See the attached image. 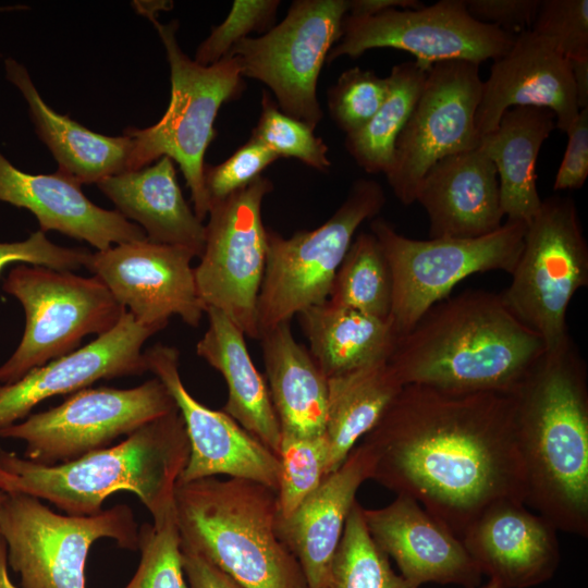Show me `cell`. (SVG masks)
<instances>
[{
	"instance_id": "1",
	"label": "cell",
	"mask_w": 588,
	"mask_h": 588,
	"mask_svg": "<svg viewBox=\"0 0 588 588\" xmlns=\"http://www.w3.org/2000/svg\"><path fill=\"white\" fill-rule=\"evenodd\" d=\"M359 443L371 480L413 498L460 539L490 506L526 502L511 393L407 384Z\"/></svg>"
},
{
	"instance_id": "2",
	"label": "cell",
	"mask_w": 588,
	"mask_h": 588,
	"mask_svg": "<svg viewBox=\"0 0 588 588\" xmlns=\"http://www.w3.org/2000/svg\"><path fill=\"white\" fill-rule=\"evenodd\" d=\"M546 353L501 295L467 290L430 307L397 336L388 360L403 385L512 393Z\"/></svg>"
},
{
	"instance_id": "3",
	"label": "cell",
	"mask_w": 588,
	"mask_h": 588,
	"mask_svg": "<svg viewBox=\"0 0 588 588\" xmlns=\"http://www.w3.org/2000/svg\"><path fill=\"white\" fill-rule=\"evenodd\" d=\"M527 497L558 530L588 536L587 370L569 339L511 393Z\"/></svg>"
},
{
	"instance_id": "4",
	"label": "cell",
	"mask_w": 588,
	"mask_h": 588,
	"mask_svg": "<svg viewBox=\"0 0 588 588\" xmlns=\"http://www.w3.org/2000/svg\"><path fill=\"white\" fill-rule=\"evenodd\" d=\"M189 456L179 408L144 425L122 442L58 465H42L0 450V491L54 504L68 515L102 511L112 493H135L151 517L173 503L176 481Z\"/></svg>"
},
{
	"instance_id": "5",
	"label": "cell",
	"mask_w": 588,
	"mask_h": 588,
	"mask_svg": "<svg viewBox=\"0 0 588 588\" xmlns=\"http://www.w3.org/2000/svg\"><path fill=\"white\" fill-rule=\"evenodd\" d=\"M181 546L242 588H308L299 563L277 534V491L256 481L177 480L173 493Z\"/></svg>"
},
{
	"instance_id": "6",
	"label": "cell",
	"mask_w": 588,
	"mask_h": 588,
	"mask_svg": "<svg viewBox=\"0 0 588 588\" xmlns=\"http://www.w3.org/2000/svg\"><path fill=\"white\" fill-rule=\"evenodd\" d=\"M157 29L170 65L171 97L167 111L154 125L126 127L133 140L128 171H136L163 156L175 161L191 191L193 209L201 221L210 200L205 187V154L216 138L215 121L222 105L238 99L245 82L235 57L204 66L183 52L177 40V21L160 23L147 16Z\"/></svg>"
},
{
	"instance_id": "7",
	"label": "cell",
	"mask_w": 588,
	"mask_h": 588,
	"mask_svg": "<svg viewBox=\"0 0 588 588\" xmlns=\"http://www.w3.org/2000/svg\"><path fill=\"white\" fill-rule=\"evenodd\" d=\"M385 204L382 186L358 179L345 200L320 226L283 237L267 229V257L257 301L259 335L323 304L358 226Z\"/></svg>"
},
{
	"instance_id": "8",
	"label": "cell",
	"mask_w": 588,
	"mask_h": 588,
	"mask_svg": "<svg viewBox=\"0 0 588 588\" xmlns=\"http://www.w3.org/2000/svg\"><path fill=\"white\" fill-rule=\"evenodd\" d=\"M2 287L21 303L26 323L19 346L0 366V384L72 353L86 335L109 332L126 310L97 277L45 266L17 264Z\"/></svg>"
},
{
	"instance_id": "9",
	"label": "cell",
	"mask_w": 588,
	"mask_h": 588,
	"mask_svg": "<svg viewBox=\"0 0 588 588\" xmlns=\"http://www.w3.org/2000/svg\"><path fill=\"white\" fill-rule=\"evenodd\" d=\"M527 223L506 220L497 231L469 238L415 240L383 218L370 222L392 277L390 320L399 335L446 298L465 278L487 271L512 273L524 246Z\"/></svg>"
},
{
	"instance_id": "10",
	"label": "cell",
	"mask_w": 588,
	"mask_h": 588,
	"mask_svg": "<svg viewBox=\"0 0 588 588\" xmlns=\"http://www.w3.org/2000/svg\"><path fill=\"white\" fill-rule=\"evenodd\" d=\"M138 531L125 504L74 516L56 513L39 499L22 493H4L0 503V536L22 588H86L85 564L91 544L111 538L122 549L138 550Z\"/></svg>"
},
{
	"instance_id": "11",
	"label": "cell",
	"mask_w": 588,
	"mask_h": 588,
	"mask_svg": "<svg viewBox=\"0 0 588 588\" xmlns=\"http://www.w3.org/2000/svg\"><path fill=\"white\" fill-rule=\"evenodd\" d=\"M511 275L500 293L504 305L540 335L546 352L563 346L571 339L568 305L588 284V245L572 198L550 196L541 201Z\"/></svg>"
},
{
	"instance_id": "12",
	"label": "cell",
	"mask_w": 588,
	"mask_h": 588,
	"mask_svg": "<svg viewBox=\"0 0 588 588\" xmlns=\"http://www.w3.org/2000/svg\"><path fill=\"white\" fill-rule=\"evenodd\" d=\"M347 11L348 0H295L280 23L238 41L228 56L237 59L243 77L268 86L283 113L315 130L323 118L318 78Z\"/></svg>"
},
{
	"instance_id": "13",
	"label": "cell",
	"mask_w": 588,
	"mask_h": 588,
	"mask_svg": "<svg viewBox=\"0 0 588 588\" xmlns=\"http://www.w3.org/2000/svg\"><path fill=\"white\" fill-rule=\"evenodd\" d=\"M272 191L273 183L261 175L229 196L211 200L204 250L194 268L205 311H222L250 339H259L257 301L268 246L261 207Z\"/></svg>"
},
{
	"instance_id": "14",
	"label": "cell",
	"mask_w": 588,
	"mask_h": 588,
	"mask_svg": "<svg viewBox=\"0 0 588 588\" xmlns=\"http://www.w3.org/2000/svg\"><path fill=\"white\" fill-rule=\"evenodd\" d=\"M176 408L156 377L131 389L85 388L57 407L1 429L0 438L24 441V458L51 466L108 448Z\"/></svg>"
},
{
	"instance_id": "15",
	"label": "cell",
	"mask_w": 588,
	"mask_h": 588,
	"mask_svg": "<svg viewBox=\"0 0 588 588\" xmlns=\"http://www.w3.org/2000/svg\"><path fill=\"white\" fill-rule=\"evenodd\" d=\"M515 36L471 17L465 0H440L418 9H391L377 15L343 20L342 37L327 62L359 58L376 48L404 50L425 71L434 63L464 60L480 64L503 56Z\"/></svg>"
},
{
	"instance_id": "16",
	"label": "cell",
	"mask_w": 588,
	"mask_h": 588,
	"mask_svg": "<svg viewBox=\"0 0 588 588\" xmlns=\"http://www.w3.org/2000/svg\"><path fill=\"white\" fill-rule=\"evenodd\" d=\"M482 81L479 64L464 60L434 63L400 133L393 162L385 173L395 197L415 203L418 184L440 159L478 147L475 117Z\"/></svg>"
},
{
	"instance_id": "17",
	"label": "cell",
	"mask_w": 588,
	"mask_h": 588,
	"mask_svg": "<svg viewBox=\"0 0 588 588\" xmlns=\"http://www.w3.org/2000/svg\"><path fill=\"white\" fill-rule=\"evenodd\" d=\"M191 250L135 241L91 253L85 268L143 324L166 328L172 316L197 328L205 313Z\"/></svg>"
},
{
	"instance_id": "18",
	"label": "cell",
	"mask_w": 588,
	"mask_h": 588,
	"mask_svg": "<svg viewBox=\"0 0 588 588\" xmlns=\"http://www.w3.org/2000/svg\"><path fill=\"white\" fill-rule=\"evenodd\" d=\"M144 355L148 371L166 385L185 424L189 456L179 480L187 482L226 475L277 491L280 475L277 454L222 409L213 411L191 395L180 376L179 351L158 343Z\"/></svg>"
},
{
	"instance_id": "19",
	"label": "cell",
	"mask_w": 588,
	"mask_h": 588,
	"mask_svg": "<svg viewBox=\"0 0 588 588\" xmlns=\"http://www.w3.org/2000/svg\"><path fill=\"white\" fill-rule=\"evenodd\" d=\"M163 328L137 322L125 310L119 323L87 345L0 384V430L25 419L46 399L77 392L101 379L148 371L144 343Z\"/></svg>"
},
{
	"instance_id": "20",
	"label": "cell",
	"mask_w": 588,
	"mask_h": 588,
	"mask_svg": "<svg viewBox=\"0 0 588 588\" xmlns=\"http://www.w3.org/2000/svg\"><path fill=\"white\" fill-rule=\"evenodd\" d=\"M512 107H541L555 115L566 133L580 109L569 60L548 39L531 29L517 34L511 48L493 61L482 83L475 123L479 136L493 132Z\"/></svg>"
},
{
	"instance_id": "21",
	"label": "cell",
	"mask_w": 588,
	"mask_h": 588,
	"mask_svg": "<svg viewBox=\"0 0 588 588\" xmlns=\"http://www.w3.org/2000/svg\"><path fill=\"white\" fill-rule=\"evenodd\" d=\"M375 543L396 563L411 584L476 588L482 574L462 540L433 518L416 500L399 494L380 509H363Z\"/></svg>"
},
{
	"instance_id": "22",
	"label": "cell",
	"mask_w": 588,
	"mask_h": 588,
	"mask_svg": "<svg viewBox=\"0 0 588 588\" xmlns=\"http://www.w3.org/2000/svg\"><path fill=\"white\" fill-rule=\"evenodd\" d=\"M525 505L504 501L490 506L461 539L480 573L501 588L541 585L559 567V530Z\"/></svg>"
},
{
	"instance_id": "23",
	"label": "cell",
	"mask_w": 588,
	"mask_h": 588,
	"mask_svg": "<svg viewBox=\"0 0 588 588\" xmlns=\"http://www.w3.org/2000/svg\"><path fill=\"white\" fill-rule=\"evenodd\" d=\"M81 186L58 171L25 173L0 152V200L29 210L38 220L39 231H58L97 250L147 238L139 225L117 210L91 203Z\"/></svg>"
},
{
	"instance_id": "24",
	"label": "cell",
	"mask_w": 588,
	"mask_h": 588,
	"mask_svg": "<svg viewBox=\"0 0 588 588\" xmlns=\"http://www.w3.org/2000/svg\"><path fill=\"white\" fill-rule=\"evenodd\" d=\"M415 201L427 212L429 238L478 237L503 224L498 172L478 147L437 161L420 180Z\"/></svg>"
},
{
	"instance_id": "25",
	"label": "cell",
	"mask_w": 588,
	"mask_h": 588,
	"mask_svg": "<svg viewBox=\"0 0 588 588\" xmlns=\"http://www.w3.org/2000/svg\"><path fill=\"white\" fill-rule=\"evenodd\" d=\"M371 470V455L358 442L289 516L277 517V534L299 563L308 588L324 583L356 493Z\"/></svg>"
},
{
	"instance_id": "26",
	"label": "cell",
	"mask_w": 588,
	"mask_h": 588,
	"mask_svg": "<svg viewBox=\"0 0 588 588\" xmlns=\"http://www.w3.org/2000/svg\"><path fill=\"white\" fill-rule=\"evenodd\" d=\"M97 186L119 213L143 229L148 241L201 256L205 224L186 203L172 159L163 156L139 170L106 177Z\"/></svg>"
},
{
	"instance_id": "27",
	"label": "cell",
	"mask_w": 588,
	"mask_h": 588,
	"mask_svg": "<svg viewBox=\"0 0 588 588\" xmlns=\"http://www.w3.org/2000/svg\"><path fill=\"white\" fill-rule=\"evenodd\" d=\"M7 79L23 95L38 138L58 163V172L78 184L128 171L132 137L95 133L51 109L36 89L27 69L12 58L4 61Z\"/></svg>"
},
{
	"instance_id": "28",
	"label": "cell",
	"mask_w": 588,
	"mask_h": 588,
	"mask_svg": "<svg viewBox=\"0 0 588 588\" xmlns=\"http://www.w3.org/2000/svg\"><path fill=\"white\" fill-rule=\"evenodd\" d=\"M208 328L196 354L218 370L228 385L222 411L278 454L281 428L268 385L248 353L245 334L222 311L207 308ZM278 456V455H277Z\"/></svg>"
},
{
	"instance_id": "29",
	"label": "cell",
	"mask_w": 588,
	"mask_h": 588,
	"mask_svg": "<svg viewBox=\"0 0 588 588\" xmlns=\"http://www.w3.org/2000/svg\"><path fill=\"white\" fill-rule=\"evenodd\" d=\"M258 340L281 433L324 434L328 378L308 347L293 336L290 322L262 332Z\"/></svg>"
},
{
	"instance_id": "30",
	"label": "cell",
	"mask_w": 588,
	"mask_h": 588,
	"mask_svg": "<svg viewBox=\"0 0 588 588\" xmlns=\"http://www.w3.org/2000/svg\"><path fill=\"white\" fill-rule=\"evenodd\" d=\"M556 127L554 113L541 107H512L498 127L480 137L478 148L493 162L506 220L529 223L542 199L536 184V161L543 142Z\"/></svg>"
},
{
	"instance_id": "31",
	"label": "cell",
	"mask_w": 588,
	"mask_h": 588,
	"mask_svg": "<svg viewBox=\"0 0 588 588\" xmlns=\"http://www.w3.org/2000/svg\"><path fill=\"white\" fill-rule=\"evenodd\" d=\"M297 316L308 351L327 378L389 360L397 339L390 318L328 301Z\"/></svg>"
},
{
	"instance_id": "32",
	"label": "cell",
	"mask_w": 588,
	"mask_h": 588,
	"mask_svg": "<svg viewBox=\"0 0 588 588\" xmlns=\"http://www.w3.org/2000/svg\"><path fill=\"white\" fill-rule=\"evenodd\" d=\"M327 385L326 476L341 466L404 387L388 360L329 377Z\"/></svg>"
},
{
	"instance_id": "33",
	"label": "cell",
	"mask_w": 588,
	"mask_h": 588,
	"mask_svg": "<svg viewBox=\"0 0 588 588\" xmlns=\"http://www.w3.org/2000/svg\"><path fill=\"white\" fill-rule=\"evenodd\" d=\"M427 71L415 61L392 66L385 100L370 121L345 136L344 146L369 174L387 173L393 162L396 139L421 93Z\"/></svg>"
},
{
	"instance_id": "34",
	"label": "cell",
	"mask_w": 588,
	"mask_h": 588,
	"mask_svg": "<svg viewBox=\"0 0 588 588\" xmlns=\"http://www.w3.org/2000/svg\"><path fill=\"white\" fill-rule=\"evenodd\" d=\"M329 303L389 319L392 277L381 246L371 232L358 233L331 285Z\"/></svg>"
},
{
	"instance_id": "35",
	"label": "cell",
	"mask_w": 588,
	"mask_h": 588,
	"mask_svg": "<svg viewBox=\"0 0 588 588\" xmlns=\"http://www.w3.org/2000/svg\"><path fill=\"white\" fill-rule=\"evenodd\" d=\"M356 501L324 583L319 588H419L391 567L389 556L370 537Z\"/></svg>"
},
{
	"instance_id": "36",
	"label": "cell",
	"mask_w": 588,
	"mask_h": 588,
	"mask_svg": "<svg viewBox=\"0 0 588 588\" xmlns=\"http://www.w3.org/2000/svg\"><path fill=\"white\" fill-rule=\"evenodd\" d=\"M140 561L124 588H188L181 555L174 502L138 531Z\"/></svg>"
},
{
	"instance_id": "37",
	"label": "cell",
	"mask_w": 588,
	"mask_h": 588,
	"mask_svg": "<svg viewBox=\"0 0 588 588\" xmlns=\"http://www.w3.org/2000/svg\"><path fill=\"white\" fill-rule=\"evenodd\" d=\"M329 445L326 434L297 437L281 433L277 489L278 517L289 516L326 476Z\"/></svg>"
},
{
	"instance_id": "38",
	"label": "cell",
	"mask_w": 588,
	"mask_h": 588,
	"mask_svg": "<svg viewBox=\"0 0 588 588\" xmlns=\"http://www.w3.org/2000/svg\"><path fill=\"white\" fill-rule=\"evenodd\" d=\"M250 138L259 142L279 158H295L326 172L331 167L329 147L309 125L283 113L270 93L262 91L260 114Z\"/></svg>"
},
{
	"instance_id": "39",
	"label": "cell",
	"mask_w": 588,
	"mask_h": 588,
	"mask_svg": "<svg viewBox=\"0 0 588 588\" xmlns=\"http://www.w3.org/2000/svg\"><path fill=\"white\" fill-rule=\"evenodd\" d=\"M389 82L359 66L341 73L327 91L330 118L346 135L364 127L387 98Z\"/></svg>"
},
{
	"instance_id": "40",
	"label": "cell",
	"mask_w": 588,
	"mask_h": 588,
	"mask_svg": "<svg viewBox=\"0 0 588 588\" xmlns=\"http://www.w3.org/2000/svg\"><path fill=\"white\" fill-rule=\"evenodd\" d=\"M279 0H235L226 19L212 27L198 46L194 61L208 66L225 58L232 47L253 32L265 34L274 26Z\"/></svg>"
},
{
	"instance_id": "41",
	"label": "cell",
	"mask_w": 588,
	"mask_h": 588,
	"mask_svg": "<svg viewBox=\"0 0 588 588\" xmlns=\"http://www.w3.org/2000/svg\"><path fill=\"white\" fill-rule=\"evenodd\" d=\"M568 60L588 59V1L541 0L530 28Z\"/></svg>"
},
{
	"instance_id": "42",
	"label": "cell",
	"mask_w": 588,
	"mask_h": 588,
	"mask_svg": "<svg viewBox=\"0 0 588 588\" xmlns=\"http://www.w3.org/2000/svg\"><path fill=\"white\" fill-rule=\"evenodd\" d=\"M280 159L259 142L249 139L217 166H205L204 181L209 200L222 199L261 176Z\"/></svg>"
},
{
	"instance_id": "43",
	"label": "cell",
	"mask_w": 588,
	"mask_h": 588,
	"mask_svg": "<svg viewBox=\"0 0 588 588\" xmlns=\"http://www.w3.org/2000/svg\"><path fill=\"white\" fill-rule=\"evenodd\" d=\"M91 252L53 244L46 233L36 231L26 240L0 242V271L10 264L45 266L60 271H73L85 267Z\"/></svg>"
},
{
	"instance_id": "44",
	"label": "cell",
	"mask_w": 588,
	"mask_h": 588,
	"mask_svg": "<svg viewBox=\"0 0 588 588\" xmlns=\"http://www.w3.org/2000/svg\"><path fill=\"white\" fill-rule=\"evenodd\" d=\"M465 3L476 21L516 36L531 28L541 0H465Z\"/></svg>"
},
{
	"instance_id": "45",
	"label": "cell",
	"mask_w": 588,
	"mask_h": 588,
	"mask_svg": "<svg viewBox=\"0 0 588 588\" xmlns=\"http://www.w3.org/2000/svg\"><path fill=\"white\" fill-rule=\"evenodd\" d=\"M564 157L559 167L554 191L578 189L588 176V109H581L566 131Z\"/></svg>"
},
{
	"instance_id": "46",
	"label": "cell",
	"mask_w": 588,
	"mask_h": 588,
	"mask_svg": "<svg viewBox=\"0 0 588 588\" xmlns=\"http://www.w3.org/2000/svg\"><path fill=\"white\" fill-rule=\"evenodd\" d=\"M182 566L188 588H242L209 561L181 546Z\"/></svg>"
},
{
	"instance_id": "47",
	"label": "cell",
	"mask_w": 588,
	"mask_h": 588,
	"mask_svg": "<svg viewBox=\"0 0 588 588\" xmlns=\"http://www.w3.org/2000/svg\"><path fill=\"white\" fill-rule=\"evenodd\" d=\"M422 5L417 0H348L347 15L367 17L391 9H418Z\"/></svg>"
},
{
	"instance_id": "48",
	"label": "cell",
	"mask_w": 588,
	"mask_h": 588,
	"mask_svg": "<svg viewBox=\"0 0 588 588\" xmlns=\"http://www.w3.org/2000/svg\"><path fill=\"white\" fill-rule=\"evenodd\" d=\"M578 108L588 109V59L569 60Z\"/></svg>"
},
{
	"instance_id": "49",
	"label": "cell",
	"mask_w": 588,
	"mask_h": 588,
	"mask_svg": "<svg viewBox=\"0 0 588 588\" xmlns=\"http://www.w3.org/2000/svg\"><path fill=\"white\" fill-rule=\"evenodd\" d=\"M0 588H17L8 573L7 544L0 536Z\"/></svg>"
},
{
	"instance_id": "50",
	"label": "cell",
	"mask_w": 588,
	"mask_h": 588,
	"mask_svg": "<svg viewBox=\"0 0 588 588\" xmlns=\"http://www.w3.org/2000/svg\"><path fill=\"white\" fill-rule=\"evenodd\" d=\"M481 588H501L498 583H495L492 579H489L486 585H483Z\"/></svg>"
},
{
	"instance_id": "51",
	"label": "cell",
	"mask_w": 588,
	"mask_h": 588,
	"mask_svg": "<svg viewBox=\"0 0 588 588\" xmlns=\"http://www.w3.org/2000/svg\"><path fill=\"white\" fill-rule=\"evenodd\" d=\"M22 9H27L25 8L24 5H13V7H0V11H11V10H22Z\"/></svg>"
},
{
	"instance_id": "52",
	"label": "cell",
	"mask_w": 588,
	"mask_h": 588,
	"mask_svg": "<svg viewBox=\"0 0 588 588\" xmlns=\"http://www.w3.org/2000/svg\"><path fill=\"white\" fill-rule=\"evenodd\" d=\"M3 494H4V493H3L2 491H0V503H1V501H2Z\"/></svg>"
}]
</instances>
